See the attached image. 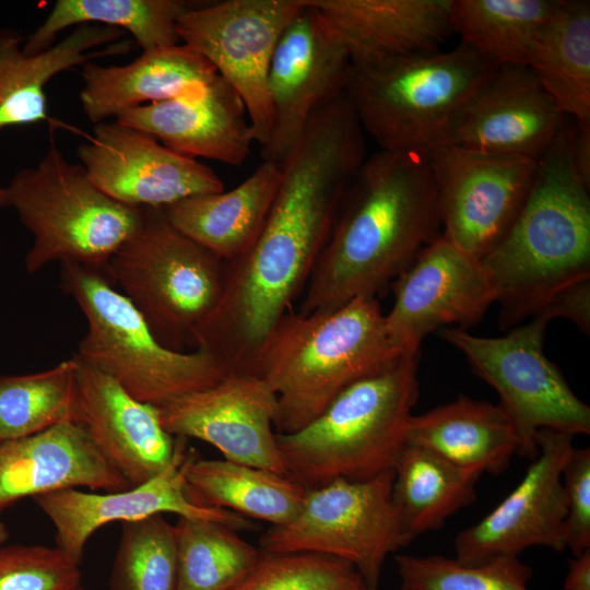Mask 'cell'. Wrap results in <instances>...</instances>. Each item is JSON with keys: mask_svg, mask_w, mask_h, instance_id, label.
<instances>
[{"mask_svg": "<svg viewBox=\"0 0 590 590\" xmlns=\"http://www.w3.org/2000/svg\"><path fill=\"white\" fill-rule=\"evenodd\" d=\"M364 132L337 99L320 108L282 165L281 182L258 237L224 262L220 304L196 338L231 370L245 371L292 300L304 291L343 196L365 161Z\"/></svg>", "mask_w": 590, "mask_h": 590, "instance_id": "cell-1", "label": "cell"}, {"mask_svg": "<svg viewBox=\"0 0 590 590\" xmlns=\"http://www.w3.org/2000/svg\"><path fill=\"white\" fill-rule=\"evenodd\" d=\"M440 229L425 155L379 150L363 162L343 196L298 312L376 297Z\"/></svg>", "mask_w": 590, "mask_h": 590, "instance_id": "cell-2", "label": "cell"}, {"mask_svg": "<svg viewBox=\"0 0 590 590\" xmlns=\"http://www.w3.org/2000/svg\"><path fill=\"white\" fill-rule=\"evenodd\" d=\"M589 189L574 165L566 121L538 158L512 224L481 259L500 305L502 328L539 315L555 293L590 278Z\"/></svg>", "mask_w": 590, "mask_h": 590, "instance_id": "cell-3", "label": "cell"}, {"mask_svg": "<svg viewBox=\"0 0 590 590\" xmlns=\"http://www.w3.org/2000/svg\"><path fill=\"white\" fill-rule=\"evenodd\" d=\"M401 354L387 333L377 297H358L332 310H288L245 371L275 393L274 429L291 434L319 416L347 386Z\"/></svg>", "mask_w": 590, "mask_h": 590, "instance_id": "cell-4", "label": "cell"}, {"mask_svg": "<svg viewBox=\"0 0 590 590\" xmlns=\"http://www.w3.org/2000/svg\"><path fill=\"white\" fill-rule=\"evenodd\" d=\"M420 352L343 389L309 424L278 434L287 476L307 491L335 480L367 481L391 470L418 398Z\"/></svg>", "mask_w": 590, "mask_h": 590, "instance_id": "cell-5", "label": "cell"}, {"mask_svg": "<svg viewBox=\"0 0 590 590\" xmlns=\"http://www.w3.org/2000/svg\"><path fill=\"white\" fill-rule=\"evenodd\" d=\"M498 64L460 43L351 62L345 95L379 150L425 154L442 144L467 101Z\"/></svg>", "mask_w": 590, "mask_h": 590, "instance_id": "cell-6", "label": "cell"}, {"mask_svg": "<svg viewBox=\"0 0 590 590\" xmlns=\"http://www.w3.org/2000/svg\"><path fill=\"white\" fill-rule=\"evenodd\" d=\"M61 286L87 322L74 353L134 399L160 406L216 385L232 370L212 351L178 352L164 346L104 270L61 262Z\"/></svg>", "mask_w": 590, "mask_h": 590, "instance_id": "cell-7", "label": "cell"}, {"mask_svg": "<svg viewBox=\"0 0 590 590\" xmlns=\"http://www.w3.org/2000/svg\"><path fill=\"white\" fill-rule=\"evenodd\" d=\"M4 191L34 238L24 260L28 273L55 261L105 270L142 222V208L106 196L55 145L36 166L20 169Z\"/></svg>", "mask_w": 590, "mask_h": 590, "instance_id": "cell-8", "label": "cell"}, {"mask_svg": "<svg viewBox=\"0 0 590 590\" xmlns=\"http://www.w3.org/2000/svg\"><path fill=\"white\" fill-rule=\"evenodd\" d=\"M142 209L138 231L105 273L164 346L193 351L199 330L220 304L224 261L174 228L162 208Z\"/></svg>", "mask_w": 590, "mask_h": 590, "instance_id": "cell-9", "label": "cell"}, {"mask_svg": "<svg viewBox=\"0 0 590 590\" xmlns=\"http://www.w3.org/2000/svg\"><path fill=\"white\" fill-rule=\"evenodd\" d=\"M545 315L532 317L504 337H477L461 328L438 335L462 352L473 373L493 387L519 441V456L534 460L540 429L590 434V408L571 390L558 367L544 354Z\"/></svg>", "mask_w": 590, "mask_h": 590, "instance_id": "cell-10", "label": "cell"}, {"mask_svg": "<svg viewBox=\"0 0 590 590\" xmlns=\"http://www.w3.org/2000/svg\"><path fill=\"white\" fill-rule=\"evenodd\" d=\"M393 470L367 481L335 480L307 491L298 514L270 527L259 550L315 553L352 564L364 586L377 587L387 556L412 541L392 498Z\"/></svg>", "mask_w": 590, "mask_h": 590, "instance_id": "cell-11", "label": "cell"}, {"mask_svg": "<svg viewBox=\"0 0 590 590\" xmlns=\"http://www.w3.org/2000/svg\"><path fill=\"white\" fill-rule=\"evenodd\" d=\"M303 0H225L191 5L177 20L180 44L204 57L243 101L263 148L273 115L268 78L275 47Z\"/></svg>", "mask_w": 590, "mask_h": 590, "instance_id": "cell-12", "label": "cell"}, {"mask_svg": "<svg viewBox=\"0 0 590 590\" xmlns=\"http://www.w3.org/2000/svg\"><path fill=\"white\" fill-rule=\"evenodd\" d=\"M442 235L481 260L506 234L530 190L536 161L455 144L426 152Z\"/></svg>", "mask_w": 590, "mask_h": 590, "instance_id": "cell-13", "label": "cell"}, {"mask_svg": "<svg viewBox=\"0 0 590 590\" xmlns=\"http://www.w3.org/2000/svg\"><path fill=\"white\" fill-rule=\"evenodd\" d=\"M351 58L308 0L284 30L268 78L273 126L261 148L282 167L311 117L345 92Z\"/></svg>", "mask_w": 590, "mask_h": 590, "instance_id": "cell-14", "label": "cell"}, {"mask_svg": "<svg viewBox=\"0 0 590 590\" xmlns=\"http://www.w3.org/2000/svg\"><path fill=\"white\" fill-rule=\"evenodd\" d=\"M573 439L552 429L538 432L539 453L520 483L482 520L457 534L453 558L458 563L480 565L499 556H518L530 546L567 548L562 474Z\"/></svg>", "mask_w": 590, "mask_h": 590, "instance_id": "cell-15", "label": "cell"}, {"mask_svg": "<svg viewBox=\"0 0 590 590\" xmlns=\"http://www.w3.org/2000/svg\"><path fill=\"white\" fill-rule=\"evenodd\" d=\"M394 300L385 315L387 333L402 353L420 352L423 339L445 326L479 322L495 303L481 260L442 234L427 244L392 282Z\"/></svg>", "mask_w": 590, "mask_h": 590, "instance_id": "cell-16", "label": "cell"}, {"mask_svg": "<svg viewBox=\"0 0 590 590\" xmlns=\"http://www.w3.org/2000/svg\"><path fill=\"white\" fill-rule=\"evenodd\" d=\"M90 180L115 201L165 208L188 197L224 190L221 178L196 158L118 122H99L78 149Z\"/></svg>", "mask_w": 590, "mask_h": 590, "instance_id": "cell-17", "label": "cell"}, {"mask_svg": "<svg viewBox=\"0 0 590 590\" xmlns=\"http://www.w3.org/2000/svg\"><path fill=\"white\" fill-rule=\"evenodd\" d=\"M157 410L170 435L200 439L225 460L287 476L274 429L276 396L258 376L231 371L216 385Z\"/></svg>", "mask_w": 590, "mask_h": 590, "instance_id": "cell-18", "label": "cell"}, {"mask_svg": "<svg viewBox=\"0 0 590 590\" xmlns=\"http://www.w3.org/2000/svg\"><path fill=\"white\" fill-rule=\"evenodd\" d=\"M199 457L187 439L170 464L140 485L105 494L69 488L33 498L51 521L56 546L80 565L85 545L95 531L114 521H134L154 515L213 520L236 531L251 530V521L229 510L200 507L186 493V473Z\"/></svg>", "mask_w": 590, "mask_h": 590, "instance_id": "cell-19", "label": "cell"}, {"mask_svg": "<svg viewBox=\"0 0 590 590\" xmlns=\"http://www.w3.org/2000/svg\"><path fill=\"white\" fill-rule=\"evenodd\" d=\"M565 123L528 66L498 64L459 111L442 144L538 160Z\"/></svg>", "mask_w": 590, "mask_h": 590, "instance_id": "cell-20", "label": "cell"}, {"mask_svg": "<svg viewBox=\"0 0 590 590\" xmlns=\"http://www.w3.org/2000/svg\"><path fill=\"white\" fill-rule=\"evenodd\" d=\"M78 364L79 424L131 486L164 471L187 439L170 435L157 406L130 396L113 378L72 355Z\"/></svg>", "mask_w": 590, "mask_h": 590, "instance_id": "cell-21", "label": "cell"}, {"mask_svg": "<svg viewBox=\"0 0 590 590\" xmlns=\"http://www.w3.org/2000/svg\"><path fill=\"white\" fill-rule=\"evenodd\" d=\"M116 122L191 158L241 165L253 140L245 105L220 75L204 90L128 109Z\"/></svg>", "mask_w": 590, "mask_h": 590, "instance_id": "cell-22", "label": "cell"}, {"mask_svg": "<svg viewBox=\"0 0 590 590\" xmlns=\"http://www.w3.org/2000/svg\"><path fill=\"white\" fill-rule=\"evenodd\" d=\"M82 487L107 493L132 486L81 424L62 423L0 445V512L26 497Z\"/></svg>", "mask_w": 590, "mask_h": 590, "instance_id": "cell-23", "label": "cell"}, {"mask_svg": "<svg viewBox=\"0 0 590 590\" xmlns=\"http://www.w3.org/2000/svg\"><path fill=\"white\" fill-rule=\"evenodd\" d=\"M123 32L97 24L79 25L66 38L36 55L23 51L24 38L15 30H0V131L37 122L63 123L50 118L46 84L57 74L94 58L123 55L131 50ZM0 186V208H7Z\"/></svg>", "mask_w": 590, "mask_h": 590, "instance_id": "cell-24", "label": "cell"}, {"mask_svg": "<svg viewBox=\"0 0 590 590\" xmlns=\"http://www.w3.org/2000/svg\"><path fill=\"white\" fill-rule=\"evenodd\" d=\"M351 62L439 50L451 0H308Z\"/></svg>", "mask_w": 590, "mask_h": 590, "instance_id": "cell-25", "label": "cell"}, {"mask_svg": "<svg viewBox=\"0 0 590 590\" xmlns=\"http://www.w3.org/2000/svg\"><path fill=\"white\" fill-rule=\"evenodd\" d=\"M83 66L80 102L95 123L138 106L198 93L219 76L204 57L184 44L143 51L123 66Z\"/></svg>", "mask_w": 590, "mask_h": 590, "instance_id": "cell-26", "label": "cell"}, {"mask_svg": "<svg viewBox=\"0 0 590 590\" xmlns=\"http://www.w3.org/2000/svg\"><path fill=\"white\" fill-rule=\"evenodd\" d=\"M281 178V166L263 161L231 190L188 197L162 210L179 233L222 261H233L258 237Z\"/></svg>", "mask_w": 590, "mask_h": 590, "instance_id": "cell-27", "label": "cell"}, {"mask_svg": "<svg viewBox=\"0 0 590 590\" xmlns=\"http://www.w3.org/2000/svg\"><path fill=\"white\" fill-rule=\"evenodd\" d=\"M405 442L424 447L461 468L499 474L518 453L515 429L498 404L459 394L410 417Z\"/></svg>", "mask_w": 590, "mask_h": 590, "instance_id": "cell-28", "label": "cell"}, {"mask_svg": "<svg viewBox=\"0 0 590 590\" xmlns=\"http://www.w3.org/2000/svg\"><path fill=\"white\" fill-rule=\"evenodd\" d=\"M185 486L189 499L200 507L229 510L271 527L290 522L307 495V489L288 476L200 457L189 465Z\"/></svg>", "mask_w": 590, "mask_h": 590, "instance_id": "cell-29", "label": "cell"}, {"mask_svg": "<svg viewBox=\"0 0 590 590\" xmlns=\"http://www.w3.org/2000/svg\"><path fill=\"white\" fill-rule=\"evenodd\" d=\"M527 66L565 117L590 125L589 1H559Z\"/></svg>", "mask_w": 590, "mask_h": 590, "instance_id": "cell-30", "label": "cell"}, {"mask_svg": "<svg viewBox=\"0 0 590 590\" xmlns=\"http://www.w3.org/2000/svg\"><path fill=\"white\" fill-rule=\"evenodd\" d=\"M393 470L392 498L404 533L416 536L441 528L476 498L482 475L421 446L405 442Z\"/></svg>", "mask_w": 590, "mask_h": 590, "instance_id": "cell-31", "label": "cell"}, {"mask_svg": "<svg viewBox=\"0 0 590 590\" xmlns=\"http://www.w3.org/2000/svg\"><path fill=\"white\" fill-rule=\"evenodd\" d=\"M191 5L182 0H57L24 40L23 51H45L64 28L91 23L129 32L143 51L175 46L180 44L177 20Z\"/></svg>", "mask_w": 590, "mask_h": 590, "instance_id": "cell-32", "label": "cell"}, {"mask_svg": "<svg viewBox=\"0 0 590 590\" xmlns=\"http://www.w3.org/2000/svg\"><path fill=\"white\" fill-rule=\"evenodd\" d=\"M560 0H451L461 43L497 64L527 66L533 44Z\"/></svg>", "mask_w": 590, "mask_h": 590, "instance_id": "cell-33", "label": "cell"}, {"mask_svg": "<svg viewBox=\"0 0 590 590\" xmlns=\"http://www.w3.org/2000/svg\"><path fill=\"white\" fill-rule=\"evenodd\" d=\"M76 373L71 356L43 371L0 376V445L79 423Z\"/></svg>", "mask_w": 590, "mask_h": 590, "instance_id": "cell-34", "label": "cell"}, {"mask_svg": "<svg viewBox=\"0 0 590 590\" xmlns=\"http://www.w3.org/2000/svg\"><path fill=\"white\" fill-rule=\"evenodd\" d=\"M174 526L177 590H227L260 554L238 531L217 521L179 517Z\"/></svg>", "mask_w": 590, "mask_h": 590, "instance_id": "cell-35", "label": "cell"}, {"mask_svg": "<svg viewBox=\"0 0 590 590\" xmlns=\"http://www.w3.org/2000/svg\"><path fill=\"white\" fill-rule=\"evenodd\" d=\"M175 526L163 515L122 522L109 590H177Z\"/></svg>", "mask_w": 590, "mask_h": 590, "instance_id": "cell-36", "label": "cell"}, {"mask_svg": "<svg viewBox=\"0 0 590 590\" xmlns=\"http://www.w3.org/2000/svg\"><path fill=\"white\" fill-rule=\"evenodd\" d=\"M400 590H529L533 576L518 556L468 566L441 555L394 557Z\"/></svg>", "mask_w": 590, "mask_h": 590, "instance_id": "cell-37", "label": "cell"}, {"mask_svg": "<svg viewBox=\"0 0 590 590\" xmlns=\"http://www.w3.org/2000/svg\"><path fill=\"white\" fill-rule=\"evenodd\" d=\"M356 568L342 559L315 553L260 554L249 570L227 590H362Z\"/></svg>", "mask_w": 590, "mask_h": 590, "instance_id": "cell-38", "label": "cell"}, {"mask_svg": "<svg viewBox=\"0 0 590 590\" xmlns=\"http://www.w3.org/2000/svg\"><path fill=\"white\" fill-rule=\"evenodd\" d=\"M79 564L59 547L0 545V590H74Z\"/></svg>", "mask_w": 590, "mask_h": 590, "instance_id": "cell-39", "label": "cell"}, {"mask_svg": "<svg viewBox=\"0 0 590 590\" xmlns=\"http://www.w3.org/2000/svg\"><path fill=\"white\" fill-rule=\"evenodd\" d=\"M562 482L567 508L566 547L574 556L590 550V449L573 447Z\"/></svg>", "mask_w": 590, "mask_h": 590, "instance_id": "cell-40", "label": "cell"}, {"mask_svg": "<svg viewBox=\"0 0 590 590\" xmlns=\"http://www.w3.org/2000/svg\"><path fill=\"white\" fill-rule=\"evenodd\" d=\"M539 315H545L551 320L555 317L566 318L582 332L589 333L590 278L577 281L555 293Z\"/></svg>", "mask_w": 590, "mask_h": 590, "instance_id": "cell-41", "label": "cell"}, {"mask_svg": "<svg viewBox=\"0 0 590 590\" xmlns=\"http://www.w3.org/2000/svg\"><path fill=\"white\" fill-rule=\"evenodd\" d=\"M570 151L579 176L590 186V125H570Z\"/></svg>", "mask_w": 590, "mask_h": 590, "instance_id": "cell-42", "label": "cell"}, {"mask_svg": "<svg viewBox=\"0 0 590 590\" xmlns=\"http://www.w3.org/2000/svg\"><path fill=\"white\" fill-rule=\"evenodd\" d=\"M564 590H590V550L568 560Z\"/></svg>", "mask_w": 590, "mask_h": 590, "instance_id": "cell-43", "label": "cell"}, {"mask_svg": "<svg viewBox=\"0 0 590 590\" xmlns=\"http://www.w3.org/2000/svg\"><path fill=\"white\" fill-rule=\"evenodd\" d=\"M9 536L8 529L2 520H0V545H2Z\"/></svg>", "mask_w": 590, "mask_h": 590, "instance_id": "cell-44", "label": "cell"}, {"mask_svg": "<svg viewBox=\"0 0 590 590\" xmlns=\"http://www.w3.org/2000/svg\"><path fill=\"white\" fill-rule=\"evenodd\" d=\"M362 590H378L377 587H366L364 586Z\"/></svg>", "mask_w": 590, "mask_h": 590, "instance_id": "cell-45", "label": "cell"}, {"mask_svg": "<svg viewBox=\"0 0 590 590\" xmlns=\"http://www.w3.org/2000/svg\"><path fill=\"white\" fill-rule=\"evenodd\" d=\"M74 590H86V589L83 587V585H80V586H79L76 589H74Z\"/></svg>", "mask_w": 590, "mask_h": 590, "instance_id": "cell-46", "label": "cell"}]
</instances>
